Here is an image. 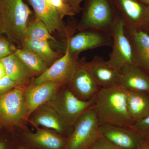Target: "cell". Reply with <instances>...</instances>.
I'll return each instance as SVG.
<instances>
[{"label": "cell", "instance_id": "cell-1", "mask_svg": "<svg viewBox=\"0 0 149 149\" xmlns=\"http://www.w3.org/2000/svg\"><path fill=\"white\" fill-rule=\"evenodd\" d=\"M100 124L131 128L134 123L128 111L127 91L119 85L101 88L94 105Z\"/></svg>", "mask_w": 149, "mask_h": 149}, {"label": "cell", "instance_id": "cell-2", "mask_svg": "<svg viewBox=\"0 0 149 149\" xmlns=\"http://www.w3.org/2000/svg\"><path fill=\"white\" fill-rule=\"evenodd\" d=\"M32 12L23 0H0V36L22 46Z\"/></svg>", "mask_w": 149, "mask_h": 149}, {"label": "cell", "instance_id": "cell-3", "mask_svg": "<svg viewBox=\"0 0 149 149\" xmlns=\"http://www.w3.org/2000/svg\"><path fill=\"white\" fill-rule=\"evenodd\" d=\"M116 15L111 0H87L77 29H95L110 33Z\"/></svg>", "mask_w": 149, "mask_h": 149}, {"label": "cell", "instance_id": "cell-4", "mask_svg": "<svg viewBox=\"0 0 149 149\" xmlns=\"http://www.w3.org/2000/svg\"><path fill=\"white\" fill-rule=\"evenodd\" d=\"M94 107L84 113L74 123L65 149H90L102 136L100 124Z\"/></svg>", "mask_w": 149, "mask_h": 149}, {"label": "cell", "instance_id": "cell-5", "mask_svg": "<svg viewBox=\"0 0 149 149\" xmlns=\"http://www.w3.org/2000/svg\"><path fill=\"white\" fill-rule=\"evenodd\" d=\"M110 34L112 40V49L107 61L110 65L120 71L124 67L136 65L132 45L125 32V22L120 14L116 15Z\"/></svg>", "mask_w": 149, "mask_h": 149}, {"label": "cell", "instance_id": "cell-6", "mask_svg": "<svg viewBox=\"0 0 149 149\" xmlns=\"http://www.w3.org/2000/svg\"><path fill=\"white\" fill-rule=\"evenodd\" d=\"M58 92L56 96L55 95L48 102L49 106L72 127L81 116L95 105L96 97L84 101L78 98L68 88Z\"/></svg>", "mask_w": 149, "mask_h": 149}, {"label": "cell", "instance_id": "cell-7", "mask_svg": "<svg viewBox=\"0 0 149 149\" xmlns=\"http://www.w3.org/2000/svg\"><path fill=\"white\" fill-rule=\"evenodd\" d=\"M24 93L19 88L0 94V123L18 125L27 118Z\"/></svg>", "mask_w": 149, "mask_h": 149}, {"label": "cell", "instance_id": "cell-8", "mask_svg": "<svg viewBox=\"0 0 149 149\" xmlns=\"http://www.w3.org/2000/svg\"><path fill=\"white\" fill-rule=\"evenodd\" d=\"M66 39V45L70 52L78 57L83 51L112 45L110 34L95 29H87Z\"/></svg>", "mask_w": 149, "mask_h": 149}, {"label": "cell", "instance_id": "cell-9", "mask_svg": "<svg viewBox=\"0 0 149 149\" xmlns=\"http://www.w3.org/2000/svg\"><path fill=\"white\" fill-rule=\"evenodd\" d=\"M78 61V57L70 52L66 45L64 55L56 60L46 71L36 77L33 85H40L48 81L67 84L72 77Z\"/></svg>", "mask_w": 149, "mask_h": 149}, {"label": "cell", "instance_id": "cell-10", "mask_svg": "<svg viewBox=\"0 0 149 149\" xmlns=\"http://www.w3.org/2000/svg\"><path fill=\"white\" fill-rule=\"evenodd\" d=\"M68 88L78 98L88 101L95 98L101 88L96 83L84 63L78 60Z\"/></svg>", "mask_w": 149, "mask_h": 149}, {"label": "cell", "instance_id": "cell-11", "mask_svg": "<svg viewBox=\"0 0 149 149\" xmlns=\"http://www.w3.org/2000/svg\"><path fill=\"white\" fill-rule=\"evenodd\" d=\"M113 1L124 20L125 27L141 30V27L149 25V5L138 0Z\"/></svg>", "mask_w": 149, "mask_h": 149}, {"label": "cell", "instance_id": "cell-12", "mask_svg": "<svg viewBox=\"0 0 149 149\" xmlns=\"http://www.w3.org/2000/svg\"><path fill=\"white\" fill-rule=\"evenodd\" d=\"M32 7L35 17L46 25L50 33L58 32L62 37L66 39L71 36L70 29L64 25L54 9L47 0H27Z\"/></svg>", "mask_w": 149, "mask_h": 149}, {"label": "cell", "instance_id": "cell-13", "mask_svg": "<svg viewBox=\"0 0 149 149\" xmlns=\"http://www.w3.org/2000/svg\"><path fill=\"white\" fill-rule=\"evenodd\" d=\"M63 85L60 82L48 81L40 85H33L27 88L24 91V95L27 117L44 104L50 101Z\"/></svg>", "mask_w": 149, "mask_h": 149}, {"label": "cell", "instance_id": "cell-14", "mask_svg": "<svg viewBox=\"0 0 149 149\" xmlns=\"http://www.w3.org/2000/svg\"><path fill=\"white\" fill-rule=\"evenodd\" d=\"M101 134L113 143L125 149H138L145 140L133 129L107 124L100 125Z\"/></svg>", "mask_w": 149, "mask_h": 149}, {"label": "cell", "instance_id": "cell-15", "mask_svg": "<svg viewBox=\"0 0 149 149\" xmlns=\"http://www.w3.org/2000/svg\"><path fill=\"white\" fill-rule=\"evenodd\" d=\"M23 138L29 146L26 148L34 149H65L68 140L58 133L38 127L34 133H24Z\"/></svg>", "mask_w": 149, "mask_h": 149}, {"label": "cell", "instance_id": "cell-16", "mask_svg": "<svg viewBox=\"0 0 149 149\" xmlns=\"http://www.w3.org/2000/svg\"><path fill=\"white\" fill-rule=\"evenodd\" d=\"M84 63L97 84L102 88L118 85L120 71L111 66L107 61L95 56L92 60Z\"/></svg>", "mask_w": 149, "mask_h": 149}, {"label": "cell", "instance_id": "cell-17", "mask_svg": "<svg viewBox=\"0 0 149 149\" xmlns=\"http://www.w3.org/2000/svg\"><path fill=\"white\" fill-rule=\"evenodd\" d=\"M125 31L133 48L135 63L149 76V35L143 30L130 29Z\"/></svg>", "mask_w": 149, "mask_h": 149}, {"label": "cell", "instance_id": "cell-18", "mask_svg": "<svg viewBox=\"0 0 149 149\" xmlns=\"http://www.w3.org/2000/svg\"><path fill=\"white\" fill-rule=\"evenodd\" d=\"M127 91L149 93V76L136 65L120 70L118 85Z\"/></svg>", "mask_w": 149, "mask_h": 149}, {"label": "cell", "instance_id": "cell-19", "mask_svg": "<svg viewBox=\"0 0 149 149\" xmlns=\"http://www.w3.org/2000/svg\"><path fill=\"white\" fill-rule=\"evenodd\" d=\"M32 120L36 125L53 129L66 138L70 135L73 128L49 106L39 110L34 114Z\"/></svg>", "mask_w": 149, "mask_h": 149}, {"label": "cell", "instance_id": "cell-20", "mask_svg": "<svg viewBox=\"0 0 149 149\" xmlns=\"http://www.w3.org/2000/svg\"><path fill=\"white\" fill-rule=\"evenodd\" d=\"M127 102L130 117L134 122L149 115V93L127 91Z\"/></svg>", "mask_w": 149, "mask_h": 149}, {"label": "cell", "instance_id": "cell-21", "mask_svg": "<svg viewBox=\"0 0 149 149\" xmlns=\"http://www.w3.org/2000/svg\"><path fill=\"white\" fill-rule=\"evenodd\" d=\"M1 60L5 67L7 76L19 85L29 80L34 74L13 53Z\"/></svg>", "mask_w": 149, "mask_h": 149}, {"label": "cell", "instance_id": "cell-22", "mask_svg": "<svg viewBox=\"0 0 149 149\" xmlns=\"http://www.w3.org/2000/svg\"><path fill=\"white\" fill-rule=\"evenodd\" d=\"M22 46L37 54L48 65L61 57L59 58V54L51 48L48 41L25 39Z\"/></svg>", "mask_w": 149, "mask_h": 149}, {"label": "cell", "instance_id": "cell-23", "mask_svg": "<svg viewBox=\"0 0 149 149\" xmlns=\"http://www.w3.org/2000/svg\"><path fill=\"white\" fill-rule=\"evenodd\" d=\"M13 52L34 73L40 75L49 68L46 63L30 50L23 47L17 49L14 45Z\"/></svg>", "mask_w": 149, "mask_h": 149}, {"label": "cell", "instance_id": "cell-24", "mask_svg": "<svg viewBox=\"0 0 149 149\" xmlns=\"http://www.w3.org/2000/svg\"><path fill=\"white\" fill-rule=\"evenodd\" d=\"M25 39L48 41L51 40L57 42V40L51 35L46 25L36 18L28 25L25 34Z\"/></svg>", "mask_w": 149, "mask_h": 149}, {"label": "cell", "instance_id": "cell-25", "mask_svg": "<svg viewBox=\"0 0 149 149\" xmlns=\"http://www.w3.org/2000/svg\"><path fill=\"white\" fill-rule=\"evenodd\" d=\"M55 10L56 11L62 19L66 16H73V13L65 0H47Z\"/></svg>", "mask_w": 149, "mask_h": 149}, {"label": "cell", "instance_id": "cell-26", "mask_svg": "<svg viewBox=\"0 0 149 149\" xmlns=\"http://www.w3.org/2000/svg\"><path fill=\"white\" fill-rule=\"evenodd\" d=\"M131 128L144 139H149V115L134 122Z\"/></svg>", "mask_w": 149, "mask_h": 149}, {"label": "cell", "instance_id": "cell-27", "mask_svg": "<svg viewBox=\"0 0 149 149\" xmlns=\"http://www.w3.org/2000/svg\"><path fill=\"white\" fill-rule=\"evenodd\" d=\"M90 149H125L116 146L102 136H100Z\"/></svg>", "mask_w": 149, "mask_h": 149}, {"label": "cell", "instance_id": "cell-28", "mask_svg": "<svg viewBox=\"0 0 149 149\" xmlns=\"http://www.w3.org/2000/svg\"><path fill=\"white\" fill-rule=\"evenodd\" d=\"M13 46L7 39L0 37V59L13 53Z\"/></svg>", "mask_w": 149, "mask_h": 149}, {"label": "cell", "instance_id": "cell-29", "mask_svg": "<svg viewBox=\"0 0 149 149\" xmlns=\"http://www.w3.org/2000/svg\"><path fill=\"white\" fill-rule=\"evenodd\" d=\"M19 85L18 83L6 75L0 79V93H5Z\"/></svg>", "mask_w": 149, "mask_h": 149}, {"label": "cell", "instance_id": "cell-30", "mask_svg": "<svg viewBox=\"0 0 149 149\" xmlns=\"http://www.w3.org/2000/svg\"><path fill=\"white\" fill-rule=\"evenodd\" d=\"M84 0H65L74 14L79 13L82 8L80 4Z\"/></svg>", "mask_w": 149, "mask_h": 149}, {"label": "cell", "instance_id": "cell-31", "mask_svg": "<svg viewBox=\"0 0 149 149\" xmlns=\"http://www.w3.org/2000/svg\"><path fill=\"white\" fill-rule=\"evenodd\" d=\"M5 67L1 60L0 59V79L6 76Z\"/></svg>", "mask_w": 149, "mask_h": 149}, {"label": "cell", "instance_id": "cell-32", "mask_svg": "<svg viewBox=\"0 0 149 149\" xmlns=\"http://www.w3.org/2000/svg\"><path fill=\"white\" fill-rule=\"evenodd\" d=\"M138 149H149V139H145Z\"/></svg>", "mask_w": 149, "mask_h": 149}, {"label": "cell", "instance_id": "cell-33", "mask_svg": "<svg viewBox=\"0 0 149 149\" xmlns=\"http://www.w3.org/2000/svg\"><path fill=\"white\" fill-rule=\"evenodd\" d=\"M0 149H8L7 145L5 141H0Z\"/></svg>", "mask_w": 149, "mask_h": 149}, {"label": "cell", "instance_id": "cell-34", "mask_svg": "<svg viewBox=\"0 0 149 149\" xmlns=\"http://www.w3.org/2000/svg\"><path fill=\"white\" fill-rule=\"evenodd\" d=\"M142 2L146 4L149 5V0H139Z\"/></svg>", "mask_w": 149, "mask_h": 149}, {"label": "cell", "instance_id": "cell-35", "mask_svg": "<svg viewBox=\"0 0 149 149\" xmlns=\"http://www.w3.org/2000/svg\"><path fill=\"white\" fill-rule=\"evenodd\" d=\"M17 149H27V148H26V147L23 146V145H20L17 148Z\"/></svg>", "mask_w": 149, "mask_h": 149}, {"label": "cell", "instance_id": "cell-36", "mask_svg": "<svg viewBox=\"0 0 149 149\" xmlns=\"http://www.w3.org/2000/svg\"><path fill=\"white\" fill-rule=\"evenodd\" d=\"M1 15H0V25H1Z\"/></svg>", "mask_w": 149, "mask_h": 149}, {"label": "cell", "instance_id": "cell-37", "mask_svg": "<svg viewBox=\"0 0 149 149\" xmlns=\"http://www.w3.org/2000/svg\"><path fill=\"white\" fill-rule=\"evenodd\" d=\"M26 148H27V149H34L30 148H26Z\"/></svg>", "mask_w": 149, "mask_h": 149}]
</instances>
